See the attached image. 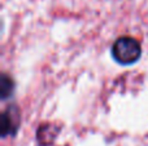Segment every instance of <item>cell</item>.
<instances>
[{"label": "cell", "mask_w": 148, "mask_h": 146, "mask_svg": "<svg viewBox=\"0 0 148 146\" xmlns=\"http://www.w3.org/2000/svg\"><path fill=\"white\" fill-rule=\"evenodd\" d=\"M112 56L121 65H133L140 58L142 47L131 36L118 38L112 45Z\"/></svg>", "instance_id": "obj_1"}, {"label": "cell", "mask_w": 148, "mask_h": 146, "mask_svg": "<svg viewBox=\"0 0 148 146\" xmlns=\"http://www.w3.org/2000/svg\"><path fill=\"white\" fill-rule=\"evenodd\" d=\"M12 80L7 76L3 75V83H1V93H3V98H7L10 95V88H12Z\"/></svg>", "instance_id": "obj_2"}]
</instances>
